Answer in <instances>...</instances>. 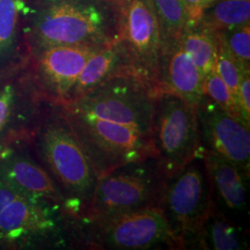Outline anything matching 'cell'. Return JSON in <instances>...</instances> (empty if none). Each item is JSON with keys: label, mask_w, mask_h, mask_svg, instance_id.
Returning <instances> with one entry per match:
<instances>
[{"label": "cell", "mask_w": 250, "mask_h": 250, "mask_svg": "<svg viewBox=\"0 0 250 250\" xmlns=\"http://www.w3.org/2000/svg\"><path fill=\"white\" fill-rule=\"evenodd\" d=\"M183 2L188 11L189 19L188 27L197 26L207 9V0H183Z\"/></svg>", "instance_id": "obj_26"}, {"label": "cell", "mask_w": 250, "mask_h": 250, "mask_svg": "<svg viewBox=\"0 0 250 250\" xmlns=\"http://www.w3.org/2000/svg\"><path fill=\"white\" fill-rule=\"evenodd\" d=\"M37 53L60 45H107L120 37V3L110 0H43L29 30Z\"/></svg>", "instance_id": "obj_2"}, {"label": "cell", "mask_w": 250, "mask_h": 250, "mask_svg": "<svg viewBox=\"0 0 250 250\" xmlns=\"http://www.w3.org/2000/svg\"><path fill=\"white\" fill-rule=\"evenodd\" d=\"M179 42L205 78L216 65L218 48L216 33L199 25L188 27L179 37Z\"/></svg>", "instance_id": "obj_17"}, {"label": "cell", "mask_w": 250, "mask_h": 250, "mask_svg": "<svg viewBox=\"0 0 250 250\" xmlns=\"http://www.w3.org/2000/svg\"><path fill=\"white\" fill-rule=\"evenodd\" d=\"M127 72L134 73L129 58L118 41L100 47L85 63L66 103L79 99L111 78Z\"/></svg>", "instance_id": "obj_14"}, {"label": "cell", "mask_w": 250, "mask_h": 250, "mask_svg": "<svg viewBox=\"0 0 250 250\" xmlns=\"http://www.w3.org/2000/svg\"><path fill=\"white\" fill-rule=\"evenodd\" d=\"M19 106L18 91L15 85L6 83L0 85V137L8 131Z\"/></svg>", "instance_id": "obj_24"}, {"label": "cell", "mask_w": 250, "mask_h": 250, "mask_svg": "<svg viewBox=\"0 0 250 250\" xmlns=\"http://www.w3.org/2000/svg\"><path fill=\"white\" fill-rule=\"evenodd\" d=\"M153 4L160 21L164 43L179 39L189 23L183 0H153Z\"/></svg>", "instance_id": "obj_19"}, {"label": "cell", "mask_w": 250, "mask_h": 250, "mask_svg": "<svg viewBox=\"0 0 250 250\" xmlns=\"http://www.w3.org/2000/svg\"><path fill=\"white\" fill-rule=\"evenodd\" d=\"M165 175L155 158L127 163L99 176L83 221L159 206Z\"/></svg>", "instance_id": "obj_5"}, {"label": "cell", "mask_w": 250, "mask_h": 250, "mask_svg": "<svg viewBox=\"0 0 250 250\" xmlns=\"http://www.w3.org/2000/svg\"><path fill=\"white\" fill-rule=\"evenodd\" d=\"M18 0H0V66L13 56L17 41Z\"/></svg>", "instance_id": "obj_20"}, {"label": "cell", "mask_w": 250, "mask_h": 250, "mask_svg": "<svg viewBox=\"0 0 250 250\" xmlns=\"http://www.w3.org/2000/svg\"><path fill=\"white\" fill-rule=\"evenodd\" d=\"M118 42L127 54L134 74L155 89L164 39L153 0L120 2Z\"/></svg>", "instance_id": "obj_8"}, {"label": "cell", "mask_w": 250, "mask_h": 250, "mask_svg": "<svg viewBox=\"0 0 250 250\" xmlns=\"http://www.w3.org/2000/svg\"><path fill=\"white\" fill-rule=\"evenodd\" d=\"M44 204L20 194L0 180V238L15 241L53 232L56 224Z\"/></svg>", "instance_id": "obj_11"}, {"label": "cell", "mask_w": 250, "mask_h": 250, "mask_svg": "<svg viewBox=\"0 0 250 250\" xmlns=\"http://www.w3.org/2000/svg\"><path fill=\"white\" fill-rule=\"evenodd\" d=\"M216 34L242 67L250 68V22Z\"/></svg>", "instance_id": "obj_23"}, {"label": "cell", "mask_w": 250, "mask_h": 250, "mask_svg": "<svg viewBox=\"0 0 250 250\" xmlns=\"http://www.w3.org/2000/svg\"><path fill=\"white\" fill-rule=\"evenodd\" d=\"M250 0H217L205 9L199 26L214 33L250 23Z\"/></svg>", "instance_id": "obj_18"}, {"label": "cell", "mask_w": 250, "mask_h": 250, "mask_svg": "<svg viewBox=\"0 0 250 250\" xmlns=\"http://www.w3.org/2000/svg\"><path fill=\"white\" fill-rule=\"evenodd\" d=\"M215 1H217V0H207V7L208 6V5H210L211 3H213Z\"/></svg>", "instance_id": "obj_27"}, {"label": "cell", "mask_w": 250, "mask_h": 250, "mask_svg": "<svg viewBox=\"0 0 250 250\" xmlns=\"http://www.w3.org/2000/svg\"><path fill=\"white\" fill-rule=\"evenodd\" d=\"M39 146L54 178L70 197L67 202L72 201V212L83 214L89 205L99 176L62 109L43 126Z\"/></svg>", "instance_id": "obj_4"}, {"label": "cell", "mask_w": 250, "mask_h": 250, "mask_svg": "<svg viewBox=\"0 0 250 250\" xmlns=\"http://www.w3.org/2000/svg\"><path fill=\"white\" fill-rule=\"evenodd\" d=\"M203 83L204 78L179 39L165 42L155 82L157 93L173 94L197 105L205 96Z\"/></svg>", "instance_id": "obj_12"}, {"label": "cell", "mask_w": 250, "mask_h": 250, "mask_svg": "<svg viewBox=\"0 0 250 250\" xmlns=\"http://www.w3.org/2000/svg\"><path fill=\"white\" fill-rule=\"evenodd\" d=\"M217 36L218 48H217V60H216V71L222 77L225 84L228 86L230 92L232 93V98L235 103L238 105V88L241 79V64L238 62L230 53L228 48L222 40L220 36ZM240 109V108H239Z\"/></svg>", "instance_id": "obj_21"}, {"label": "cell", "mask_w": 250, "mask_h": 250, "mask_svg": "<svg viewBox=\"0 0 250 250\" xmlns=\"http://www.w3.org/2000/svg\"><path fill=\"white\" fill-rule=\"evenodd\" d=\"M213 190L202 156L165 178L159 207L179 250H198L203 226L214 205Z\"/></svg>", "instance_id": "obj_3"}, {"label": "cell", "mask_w": 250, "mask_h": 250, "mask_svg": "<svg viewBox=\"0 0 250 250\" xmlns=\"http://www.w3.org/2000/svg\"><path fill=\"white\" fill-rule=\"evenodd\" d=\"M238 105L242 119L250 126V68H243L238 88Z\"/></svg>", "instance_id": "obj_25"}, {"label": "cell", "mask_w": 250, "mask_h": 250, "mask_svg": "<svg viewBox=\"0 0 250 250\" xmlns=\"http://www.w3.org/2000/svg\"><path fill=\"white\" fill-rule=\"evenodd\" d=\"M87 245L96 250H179L178 243L159 206L83 221Z\"/></svg>", "instance_id": "obj_7"}, {"label": "cell", "mask_w": 250, "mask_h": 250, "mask_svg": "<svg viewBox=\"0 0 250 250\" xmlns=\"http://www.w3.org/2000/svg\"><path fill=\"white\" fill-rule=\"evenodd\" d=\"M110 1H114V2H118V3H120V2H122L123 0H110Z\"/></svg>", "instance_id": "obj_28"}, {"label": "cell", "mask_w": 250, "mask_h": 250, "mask_svg": "<svg viewBox=\"0 0 250 250\" xmlns=\"http://www.w3.org/2000/svg\"><path fill=\"white\" fill-rule=\"evenodd\" d=\"M203 90L204 95L207 98L212 100L219 107H222L224 111H226L230 115L244 122V120L242 119L240 109L232 98V93L216 71V68L206 75L203 83Z\"/></svg>", "instance_id": "obj_22"}, {"label": "cell", "mask_w": 250, "mask_h": 250, "mask_svg": "<svg viewBox=\"0 0 250 250\" xmlns=\"http://www.w3.org/2000/svg\"><path fill=\"white\" fill-rule=\"evenodd\" d=\"M245 247L241 232L219 210L215 202L203 226L198 250H241Z\"/></svg>", "instance_id": "obj_16"}, {"label": "cell", "mask_w": 250, "mask_h": 250, "mask_svg": "<svg viewBox=\"0 0 250 250\" xmlns=\"http://www.w3.org/2000/svg\"><path fill=\"white\" fill-rule=\"evenodd\" d=\"M200 142L203 149L250 170V126L230 115L204 96L197 105Z\"/></svg>", "instance_id": "obj_9"}, {"label": "cell", "mask_w": 250, "mask_h": 250, "mask_svg": "<svg viewBox=\"0 0 250 250\" xmlns=\"http://www.w3.org/2000/svg\"><path fill=\"white\" fill-rule=\"evenodd\" d=\"M152 146L155 159L166 178L202 156L197 105L173 94L157 93Z\"/></svg>", "instance_id": "obj_6"}, {"label": "cell", "mask_w": 250, "mask_h": 250, "mask_svg": "<svg viewBox=\"0 0 250 250\" xmlns=\"http://www.w3.org/2000/svg\"><path fill=\"white\" fill-rule=\"evenodd\" d=\"M157 92L133 72L117 75L61 104L98 176L155 158L152 122Z\"/></svg>", "instance_id": "obj_1"}, {"label": "cell", "mask_w": 250, "mask_h": 250, "mask_svg": "<svg viewBox=\"0 0 250 250\" xmlns=\"http://www.w3.org/2000/svg\"><path fill=\"white\" fill-rule=\"evenodd\" d=\"M102 46L60 45L37 52L35 71L39 87L60 105L66 103L85 63Z\"/></svg>", "instance_id": "obj_10"}, {"label": "cell", "mask_w": 250, "mask_h": 250, "mask_svg": "<svg viewBox=\"0 0 250 250\" xmlns=\"http://www.w3.org/2000/svg\"><path fill=\"white\" fill-rule=\"evenodd\" d=\"M202 158L215 196L232 210H245L250 176L234 163L211 152L203 149Z\"/></svg>", "instance_id": "obj_15"}, {"label": "cell", "mask_w": 250, "mask_h": 250, "mask_svg": "<svg viewBox=\"0 0 250 250\" xmlns=\"http://www.w3.org/2000/svg\"><path fill=\"white\" fill-rule=\"evenodd\" d=\"M0 180L33 200L61 204L65 198L56 182L41 166L21 155L0 159Z\"/></svg>", "instance_id": "obj_13"}]
</instances>
